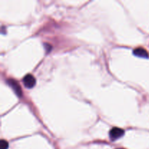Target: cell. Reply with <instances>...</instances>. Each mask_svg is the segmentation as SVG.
I'll list each match as a JSON object with an SVG mask.
<instances>
[{"instance_id":"cell-1","label":"cell","mask_w":149,"mask_h":149,"mask_svg":"<svg viewBox=\"0 0 149 149\" xmlns=\"http://www.w3.org/2000/svg\"><path fill=\"white\" fill-rule=\"evenodd\" d=\"M125 134V130L119 127H113L109 132V136L110 138L113 141L117 140L122 137Z\"/></svg>"},{"instance_id":"cell-2","label":"cell","mask_w":149,"mask_h":149,"mask_svg":"<svg viewBox=\"0 0 149 149\" xmlns=\"http://www.w3.org/2000/svg\"><path fill=\"white\" fill-rule=\"evenodd\" d=\"M23 81L25 87L29 89L33 88L35 84H36V79L31 74H27V75L25 76Z\"/></svg>"},{"instance_id":"cell-3","label":"cell","mask_w":149,"mask_h":149,"mask_svg":"<svg viewBox=\"0 0 149 149\" xmlns=\"http://www.w3.org/2000/svg\"><path fill=\"white\" fill-rule=\"evenodd\" d=\"M8 84H10V87L13 89V90L15 91V93L17 95L20 96L21 95V88H20V86L19 85L18 83L16 82V81L13 79H10L8 80Z\"/></svg>"},{"instance_id":"cell-4","label":"cell","mask_w":149,"mask_h":149,"mask_svg":"<svg viewBox=\"0 0 149 149\" xmlns=\"http://www.w3.org/2000/svg\"><path fill=\"white\" fill-rule=\"evenodd\" d=\"M133 54L136 56L143 58H147L148 57V52L143 47H138L134 49Z\"/></svg>"},{"instance_id":"cell-5","label":"cell","mask_w":149,"mask_h":149,"mask_svg":"<svg viewBox=\"0 0 149 149\" xmlns=\"http://www.w3.org/2000/svg\"><path fill=\"white\" fill-rule=\"evenodd\" d=\"M8 142L4 140H1L0 141V149H7L8 148Z\"/></svg>"},{"instance_id":"cell-6","label":"cell","mask_w":149,"mask_h":149,"mask_svg":"<svg viewBox=\"0 0 149 149\" xmlns=\"http://www.w3.org/2000/svg\"><path fill=\"white\" fill-rule=\"evenodd\" d=\"M116 149H124V148H116Z\"/></svg>"}]
</instances>
